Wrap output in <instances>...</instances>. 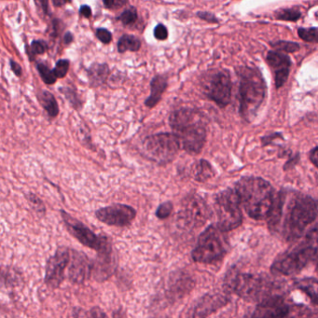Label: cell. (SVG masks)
<instances>
[{
  "label": "cell",
  "instance_id": "cell-34",
  "mask_svg": "<svg viewBox=\"0 0 318 318\" xmlns=\"http://www.w3.org/2000/svg\"><path fill=\"white\" fill-rule=\"evenodd\" d=\"M27 200H28V202H29V204H30V206L32 207L33 209H34L38 214H40V215H45V213H46V208L44 207L43 202H42L38 196H36V195L33 194V193H29L28 196H27Z\"/></svg>",
  "mask_w": 318,
  "mask_h": 318
},
{
  "label": "cell",
  "instance_id": "cell-28",
  "mask_svg": "<svg viewBox=\"0 0 318 318\" xmlns=\"http://www.w3.org/2000/svg\"><path fill=\"white\" fill-rule=\"evenodd\" d=\"M271 47L275 51L286 53H293L301 50V45L294 41H286V40H278L274 43H271Z\"/></svg>",
  "mask_w": 318,
  "mask_h": 318
},
{
  "label": "cell",
  "instance_id": "cell-30",
  "mask_svg": "<svg viewBox=\"0 0 318 318\" xmlns=\"http://www.w3.org/2000/svg\"><path fill=\"white\" fill-rule=\"evenodd\" d=\"M38 71L40 73V77L42 80L44 81V83L48 84V85H53L56 82V77L53 74V71H52L48 66L45 64H38Z\"/></svg>",
  "mask_w": 318,
  "mask_h": 318
},
{
  "label": "cell",
  "instance_id": "cell-5",
  "mask_svg": "<svg viewBox=\"0 0 318 318\" xmlns=\"http://www.w3.org/2000/svg\"><path fill=\"white\" fill-rule=\"evenodd\" d=\"M224 288L229 293H234L247 302H260L275 295L278 289L269 277L242 272L236 268L228 270L224 278Z\"/></svg>",
  "mask_w": 318,
  "mask_h": 318
},
{
  "label": "cell",
  "instance_id": "cell-33",
  "mask_svg": "<svg viewBox=\"0 0 318 318\" xmlns=\"http://www.w3.org/2000/svg\"><path fill=\"white\" fill-rule=\"evenodd\" d=\"M69 61L66 59H61L56 63L55 67L53 70L56 79H63L66 76L69 69Z\"/></svg>",
  "mask_w": 318,
  "mask_h": 318
},
{
  "label": "cell",
  "instance_id": "cell-42",
  "mask_svg": "<svg viewBox=\"0 0 318 318\" xmlns=\"http://www.w3.org/2000/svg\"><path fill=\"white\" fill-rule=\"evenodd\" d=\"M9 64H10L11 70L16 75L17 77H21V76L23 75V69H22V67H21L20 64L16 63L15 61L10 60V61H9Z\"/></svg>",
  "mask_w": 318,
  "mask_h": 318
},
{
  "label": "cell",
  "instance_id": "cell-8",
  "mask_svg": "<svg viewBox=\"0 0 318 318\" xmlns=\"http://www.w3.org/2000/svg\"><path fill=\"white\" fill-rule=\"evenodd\" d=\"M215 210L217 216L216 226L224 232L237 229L242 224V206L234 190L227 189L216 194Z\"/></svg>",
  "mask_w": 318,
  "mask_h": 318
},
{
  "label": "cell",
  "instance_id": "cell-9",
  "mask_svg": "<svg viewBox=\"0 0 318 318\" xmlns=\"http://www.w3.org/2000/svg\"><path fill=\"white\" fill-rule=\"evenodd\" d=\"M142 147L146 157L159 165L172 162L180 149L173 133L150 135L145 138Z\"/></svg>",
  "mask_w": 318,
  "mask_h": 318
},
{
  "label": "cell",
  "instance_id": "cell-37",
  "mask_svg": "<svg viewBox=\"0 0 318 318\" xmlns=\"http://www.w3.org/2000/svg\"><path fill=\"white\" fill-rule=\"evenodd\" d=\"M96 38L104 44H109L112 40V34L106 28H98L96 30Z\"/></svg>",
  "mask_w": 318,
  "mask_h": 318
},
{
  "label": "cell",
  "instance_id": "cell-48",
  "mask_svg": "<svg viewBox=\"0 0 318 318\" xmlns=\"http://www.w3.org/2000/svg\"><path fill=\"white\" fill-rule=\"evenodd\" d=\"M74 40L73 34L71 32H66L64 37V43L65 45H69Z\"/></svg>",
  "mask_w": 318,
  "mask_h": 318
},
{
  "label": "cell",
  "instance_id": "cell-25",
  "mask_svg": "<svg viewBox=\"0 0 318 318\" xmlns=\"http://www.w3.org/2000/svg\"><path fill=\"white\" fill-rule=\"evenodd\" d=\"M141 48V40L134 35H123L118 41V52L124 53L126 52H138Z\"/></svg>",
  "mask_w": 318,
  "mask_h": 318
},
{
  "label": "cell",
  "instance_id": "cell-39",
  "mask_svg": "<svg viewBox=\"0 0 318 318\" xmlns=\"http://www.w3.org/2000/svg\"><path fill=\"white\" fill-rule=\"evenodd\" d=\"M103 3L107 9H118L126 5L127 0H103Z\"/></svg>",
  "mask_w": 318,
  "mask_h": 318
},
{
  "label": "cell",
  "instance_id": "cell-26",
  "mask_svg": "<svg viewBox=\"0 0 318 318\" xmlns=\"http://www.w3.org/2000/svg\"><path fill=\"white\" fill-rule=\"evenodd\" d=\"M296 286L305 294L310 297L314 304H318V281L317 279L304 278L298 280Z\"/></svg>",
  "mask_w": 318,
  "mask_h": 318
},
{
  "label": "cell",
  "instance_id": "cell-6",
  "mask_svg": "<svg viewBox=\"0 0 318 318\" xmlns=\"http://www.w3.org/2000/svg\"><path fill=\"white\" fill-rule=\"evenodd\" d=\"M317 236V226H315L313 231L307 234L304 244L279 256L270 267L271 272L293 275L302 271L308 264L315 263L318 258Z\"/></svg>",
  "mask_w": 318,
  "mask_h": 318
},
{
  "label": "cell",
  "instance_id": "cell-43",
  "mask_svg": "<svg viewBox=\"0 0 318 318\" xmlns=\"http://www.w3.org/2000/svg\"><path fill=\"white\" fill-rule=\"evenodd\" d=\"M299 159H300V156H299V154H297L296 156H294L293 158H291L290 159H288L287 160V162H286V164H285V166H284V168H285V170H287V169H291V168L294 167L295 165L298 163V161H299Z\"/></svg>",
  "mask_w": 318,
  "mask_h": 318
},
{
  "label": "cell",
  "instance_id": "cell-19",
  "mask_svg": "<svg viewBox=\"0 0 318 318\" xmlns=\"http://www.w3.org/2000/svg\"><path fill=\"white\" fill-rule=\"evenodd\" d=\"M229 299L221 294L207 295L196 304L191 317H207L225 306Z\"/></svg>",
  "mask_w": 318,
  "mask_h": 318
},
{
  "label": "cell",
  "instance_id": "cell-11",
  "mask_svg": "<svg viewBox=\"0 0 318 318\" xmlns=\"http://www.w3.org/2000/svg\"><path fill=\"white\" fill-rule=\"evenodd\" d=\"M61 215L63 217L64 225L67 228V231L83 246L95 249L96 252L111 246L110 242L106 236L96 235L86 225L80 222V220L76 219L66 212L61 211Z\"/></svg>",
  "mask_w": 318,
  "mask_h": 318
},
{
  "label": "cell",
  "instance_id": "cell-41",
  "mask_svg": "<svg viewBox=\"0 0 318 318\" xmlns=\"http://www.w3.org/2000/svg\"><path fill=\"white\" fill-rule=\"evenodd\" d=\"M87 317H91V318H106V315L101 309H99L98 307H95L92 310L89 311Z\"/></svg>",
  "mask_w": 318,
  "mask_h": 318
},
{
  "label": "cell",
  "instance_id": "cell-31",
  "mask_svg": "<svg viewBox=\"0 0 318 318\" xmlns=\"http://www.w3.org/2000/svg\"><path fill=\"white\" fill-rule=\"evenodd\" d=\"M298 35L300 39L306 41V42H318V28L312 27V28H303L301 27L298 29Z\"/></svg>",
  "mask_w": 318,
  "mask_h": 318
},
{
  "label": "cell",
  "instance_id": "cell-3",
  "mask_svg": "<svg viewBox=\"0 0 318 318\" xmlns=\"http://www.w3.org/2000/svg\"><path fill=\"white\" fill-rule=\"evenodd\" d=\"M234 191L247 215L256 220H265L270 215L275 192L270 182L256 176H244L237 181Z\"/></svg>",
  "mask_w": 318,
  "mask_h": 318
},
{
  "label": "cell",
  "instance_id": "cell-35",
  "mask_svg": "<svg viewBox=\"0 0 318 318\" xmlns=\"http://www.w3.org/2000/svg\"><path fill=\"white\" fill-rule=\"evenodd\" d=\"M174 206L171 202H165L159 205L158 209L156 210V216L159 219H165L172 214Z\"/></svg>",
  "mask_w": 318,
  "mask_h": 318
},
{
  "label": "cell",
  "instance_id": "cell-13",
  "mask_svg": "<svg viewBox=\"0 0 318 318\" xmlns=\"http://www.w3.org/2000/svg\"><path fill=\"white\" fill-rule=\"evenodd\" d=\"M70 262L69 248L58 247L55 254L52 256L46 265L45 283L51 288H57L64 278V270Z\"/></svg>",
  "mask_w": 318,
  "mask_h": 318
},
{
  "label": "cell",
  "instance_id": "cell-20",
  "mask_svg": "<svg viewBox=\"0 0 318 318\" xmlns=\"http://www.w3.org/2000/svg\"><path fill=\"white\" fill-rule=\"evenodd\" d=\"M167 87L168 78L166 76L157 75L153 77L151 81V96L146 99L145 106L149 108H153L154 106H156Z\"/></svg>",
  "mask_w": 318,
  "mask_h": 318
},
{
  "label": "cell",
  "instance_id": "cell-12",
  "mask_svg": "<svg viewBox=\"0 0 318 318\" xmlns=\"http://www.w3.org/2000/svg\"><path fill=\"white\" fill-rule=\"evenodd\" d=\"M179 214L184 225L194 229L207 223L211 216V210L201 196L190 195L184 200Z\"/></svg>",
  "mask_w": 318,
  "mask_h": 318
},
{
  "label": "cell",
  "instance_id": "cell-27",
  "mask_svg": "<svg viewBox=\"0 0 318 318\" xmlns=\"http://www.w3.org/2000/svg\"><path fill=\"white\" fill-rule=\"evenodd\" d=\"M302 11L299 8H279L275 11V18L279 21L293 22L296 23L302 18Z\"/></svg>",
  "mask_w": 318,
  "mask_h": 318
},
{
  "label": "cell",
  "instance_id": "cell-36",
  "mask_svg": "<svg viewBox=\"0 0 318 318\" xmlns=\"http://www.w3.org/2000/svg\"><path fill=\"white\" fill-rule=\"evenodd\" d=\"M60 92H63L64 96L66 97V99L71 103L72 106L75 108H80L81 106V102L78 99L77 94L74 92V90H71L70 88H66L64 89H60Z\"/></svg>",
  "mask_w": 318,
  "mask_h": 318
},
{
  "label": "cell",
  "instance_id": "cell-4",
  "mask_svg": "<svg viewBox=\"0 0 318 318\" xmlns=\"http://www.w3.org/2000/svg\"><path fill=\"white\" fill-rule=\"evenodd\" d=\"M235 71L239 77V112L243 119L251 122L267 96L266 81L254 66L241 65Z\"/></svg>",
  "mask_w": 318,
  "mask_h": 318
},
{
  "label": "cell",
  "instance_id": "cell-1",
  "mask_svg": "<svg viewBox=\"0 0 318 318\" xmlns=\"http://www.w3.org/2000/svg\"><path fill=\"white\" fill-rule=\"evenodd\" d=\"M318 216L317 201L298 191H282L275 195L268 216L269 229L286 242L301 238Z\"/></svg>",
  "mask_w": 318,
  "mask_h": 318
},
{
  "label": "cell",
  "instance_id": "cell-10",
  "mask_svg": "<svg viewBox=\"0 0 318 318\" xmlns=\"http://www.w3.org/2000/svg\"><path fill=\"white\" fill-rule=\"evenodd\" d=\"M232 81L230 72L220 69L209 76L204 84V93L207 98L219 107H226L231 102Z\"/></svg>",
  "mask_w": 318,
  "mask_h": 318
},
{
  "label": "cell",
  "instance_id": "cell-2",
  "mask_svg": "<svg viewBox=\"0 0 318 318\" xmlns=\"http://www.w3.org/2000/svg\"><path fill=\"white\" fill-rule=\"evenodd\" d=\"M169 124L180 149L190 154H198L204 149L207 137L206 117L201 112L183 107L173 112Z\"/></svg>",
  "mask_w": 318,
  "mask_h": 318
},
{
  "label": "cell",
  "instance_id": "cell-44",
  "mask_svg": "<svg viewBox=\"0 0 318 318\" xmlns=\"http://www.w3.org/2000/svg\"><path fill=\"white\" fill-rule=\"evenodd\" d=\"M80 14L85 18H90L92 16V9L88 5H83L80 7Z\"/></svg>",
  "mask_w": 318,
  "mask_h": 318
},
{
  "label": "cell",
  "instance_id": "cell-21",
  "mask_svg": "<svg viewBox=\"0 0 318 318\" xmlns=\"http://www.w3.org/2000/svg\"><path fill=\"white\" fill-rule=\"evenodd\" d=\"M109 76V67L106 64L95 63L92 64L88 70V77L90 84L93 87H98L106 83Z\"/></svg>",
  "mask_w": 318,
  "mask_h": 318
},
{
  "label": "cell",
  "instance_id": "cell-32",
  "mask_svg": "<svg viewBox=\"0 0 318 318\" xmlns=\"http://www.w3.org/2000/svg\"><path fill=\"white\" fill-rule=\"evenodd\" d=\"M47 50H48V45H47L46 41H44V40H34L31 43V46H30V53L28 52V55H29L30 60L33 61L35 55L45 53V52Z\"/></svg>",
  "mask_w": 318,
  "mask_h": 318
},
{
  "label": "cell",
  "instance_id": "cell-29",
  "mask_svg": "<svg viewBox=\"0 0 318 318\" xmlns=\"http://www.w3.org/2000/svg\"><path fill=\"white\" fill-rule=\"evenodd\" d=\"M137 19H138V13H137V9L135 7H131V8L125 9L118 17V20L120 21L121 24L125 26H131V25L135 24Z\"/></svg>",
  "mask_w": 318,
  "mask_h": 318
},
{
  "label": "cell",
  "instance_id": "cell-24",
  "mask_svg": "<svg viewBox=\"0 0 318 318\" xmlns=\"http://www.w3.org/2000/svg\"><path fill=\"white\" fill-rule=\"evenodd\" d=\"M39 101L50 117L54 118L59 113V106L55 97L48 91H42L39 95Z\"/></svg>",
  "mask_w": 318,
  "mask_h": 318
},
{
  "label": "cell",
  "instance_id": "cell-45",
  "mask_svg": "<svg viewBox=\"0 0 318 318\" xmlns=\"http://www.w3.org/2000/svg\"><path fill=\"white\" fill-rule=\"evenodd\" d=\"M318 147H315L310 152V159L312 163L318 167Z\"/></svg>",
  "mask_w": 318,
  "mask_h": 318
},
{
  "label": "cell",
  "instance_id": "cell-38",
  "mask_svg": "<svg viewBox=\"0 0 318 318\" xmlns=\"http://www.w3.org/2000/svg\"><path fill=\"white\" fill-rule=\"evenodd\" d=\"M154 37L157 40H166L168 38V30L164 24H158L154 28Z\"/></svg>",
  "mask_w": 318,
  "mask_h": 318
},
{
  "label": "cell",
  "instance_id": "cell-22",
  "mask_svg": "<svg viewBox=\"0 0 318 318\" xmlns=\"http://www.w3.org/2000/svg\"><path fill=\"white\" fill-rule=\"evenodd\" d=\"M215 172L211 163L206 159H200L193 167V177L196 181L205 183L215 176Z\"/></svg>",
  "mask_w": 318,
  "mask_h": 318
},
{
  "label": "cell",
  "instance_id": "cell-47",
  "mask_svg": "<svg viewBox=\"0 0 318 318\" xmlns=\"http://www.w3.org/2000/svg\"><path fill=\"white\" fill-rule=\"evenodd\" d=\"M71 0H53V6L56 7V8H60V7H63L65 4L67 3H70Z\"/></svg>",
  "mask_w": 318,
  "mask_h": 318
},
{
  "label": "cell",
  "instance_id": "cell-40",
  "mask_svg": "<svg viewBox=\"0 0 318 318\" xmlns=\"http://www.w3.org/2000/svg\"><path fill=\"white\" fill-rule=\"evenodd\" d=\"M197 17H199L201 20L207 22V23H209V24H218V20L217 18L215 17V14L211 13V12H208V11H198L196 13Z\"/></svg>",
  "mask_w": 318,
  "mask_h": 318
},
{
  "label": "cell",
  "instance_id": "cell-16",
  "mask_svg": "<svg viewBox=\"0 0 318 318\" xmlns=\"http://www.w3.org/2000/svg\"><path fill=\"white\" fill-rule=\"evenodd\" d=\"M266 60L270 68L274 71L275 87L279 89L284 86L289 77L290 67L292 64L291 58L286 53L273 50L269 51L266 56Z\"/></svg>",
  "mask_w": 318,
  "mask_h": 318
},
{
  "label": "cell",
  "instance_id": "cell-14",
  "mask_svg": "<svg viewBox=\"0 0 318 318\" xmlns=\"http://www.w3.org/2000/svg\"><path fill=\"white\" fill-rule=\"evenodd\" d=\"M96 215L101 222L106 225L125 227L135 219L136 211L132 207L118 204L97 210Z\"/></svg>",
  "mask_w": 318,
  "mask_h": 318
},
{
  "label": "cell",
  "instance_id": "cell-23",
  "mask_svg": "<svg viewBox=\"0 0 318 318\" xmlns=\"http://www.w3.org/2000/svg\"><path fill=\"white\" fill-rule=\"evenodd\" d=\"M21 282V273L16 269L0 266V286L11 287L18 286Z\"/></svg>",
  "mask_w": 318,
  "mask_h": 318
},
{
  "label": "cell",
  "instance_id": "cell-46",
  "mask_svg": "<svg viewBox=\"0 0 318 318\" xmlns=\"http://www.w3.org/2000/svg\"><path fill=\"white\" fill-rule=\"evenodd\" d=\"M45 14L49 13V0H36Z\"/></svg>",
  "mask_w": 318,
  "mask_h": 318
},
{
  "label": "cell",
  "instance_id": "cell-18",
  "mask_svg": "<svg viewBox=\"0 0 318 318\" xmlns=\"http://www.w3.org/2000/svg\"><path fill=\"white\" fill-rule=\"evenodd\" d=\"M92 274V262L84 253L72 251L70 266L68 268V277L74 284H82Z\"/></svg>",
  "mask_w": 318,
  "mask_h": 318
},
{
  "label": "cell",
  "instance_id": "cell-17",
  "mask_svg": "<svg viewBox=\"0 0 318 318\" xmlns=\"http://www.w3.org/2000/svg\"><path fill=\"white\" fill-rule=\"evenodd\" d=\"M116 268L112 246L97 252L96 261L92 262V273L96 280L102 282L109 278Z\"/></svg>",
  "mask_w": 318,
  "mask_h": 318
},
{
  "label": "cell",
  "instance_id": "cell-7",
  "mask_svg": "<svg viewBox=\"0 0 318 318\" xmlns=\"http://www.w3.org/2000/svg\"><path fill=\"white\" fill-rule=\"evenodd\" d=\"M216 225H210L201 233L197 245L192 251L194 262L212 264L221 261L227 254L228 247L226 239Z\"/></svg>",
  "mask_w": 318,
  "mask_h": 318
},
{
  "label": "cell",
  "instance_id": "cell-15",
  "mask_svg": "<svg viewBox=\"0 0 318 318\" xmlns=\"http://www.w3.org/2000/svg\"><path fill=\"white\" fill-rule=\"evenodd\" d=\"M290 313L289 305L281 295H271L259 302L253 318H285Z\"/></svg>",
  "mask_w": 318,
  "mask_h": 318
}]
</instances>
